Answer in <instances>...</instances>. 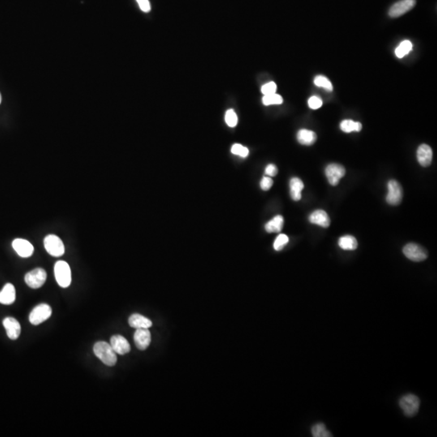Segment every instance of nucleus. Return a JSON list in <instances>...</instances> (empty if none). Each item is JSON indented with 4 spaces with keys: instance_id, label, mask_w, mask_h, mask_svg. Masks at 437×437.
Returning a JSON list of instances; mask_svg holds the SVG:
<instances>
[{
    "instance_id": "f257e3e1",
    "label": "nucleus",
    "mask_w": 437,
    "mask_h": 437,
    "mask_svg": "<svg viewBox=\"0 0 437 437\" xmlns=\"http://www.w3.org/2000/svg\"><path fill=\"white\" fill-rule=\"evenodd\" d=\"M93 352L97 358L107 366H114L117 363V354L112 348L110 343L97 342L93 347Z\"/></svg>"
},
{
    "instance_id": "f03ea898",
    "label": "nucleus",
    "mask_w": 437,
    "mask_h": 437,
    "mask_svg": "<svg viewBox=\"0 0 437 437\" xmlns=\"http://www.w3.org/2000/svg\"><path fill=\"white\" fill-rule=\"evenodd\" d=\"M54 275L56 281L60 287H69L71 283V268L64 261H58L54 265Z\"/></svg>"
},
{
    "instance_id": "7ed1b4c3",
    "label": "nucleus",
    "mask_w": 437,
    "mask_h": 437,
    "mask_svg": "<svg viewBox=\"0 0 437 437\" xmlns=\"http://www.w3.org/2000/svg\"><path fill=\"white\" fill-rule=\"evenodd\" d=\"M401 409L408 417H413L418 413L420 402L418 397L414 395H407L399 401Z\"/></svg>"
},
{
    "instance_id": "20e7f679",
    "label": "nucleus",
    "mask_w": 437,
    "mask_h": 437,
    "mask_svg": "<svg viewBox=\"0 0 437 437\" xmlns=\"http://www.w3.org/2000/svg\"><path fill=\"white\" fill-rule=\"evenodd\" d=\"M51 314L52 309L49 304H38L29 314V322L32 325L37 326L49 319Z\"/></svg>"
},
{
    "instance_id": "39448f33",
    "label": "nucleus",
    "mask_w": 437,
    "mask_h": 437,
    "mask_svg": "<svg viewBox=\"0 0 437 437\" xmlns=\"http://www.w3.org/2000/svg\"><path fill=\"white\" fill-rule=\"evenodd\" d=\"M44 245L47 253L51 256L61 257L64 254V244L60 238L55 235H48L45 236Z\"/></svg>"
},
{
    "instance_id": "423d86ee",
    "label": "nucleus",
    "mask_w": 437,
    "mask_h": 437,
    "mask_svg": "<svg viewBox=\"0 0 437 437\" xmlns=\"http://www.w3.org/2000/svg\"><path fill=\"white\" fill-rule=\"evenodd\" d=\"M47 274L42 268H36L34 270H31L26 274L24 277V281L26 284L31 288L36 289L39 287H42L46 280Z\"/></svg>"
},
{
    "instance_id": "0eeeda50",
    "label": "nucleus",
    "mask_w": 437,
    "mask_h": 437,
    "mask_svg": "<svg viewBox=\"0 0 437 437\" xmlns=\"http://www.w3.org/2000/svg\"><path fill=\"white\" fill-rule=\"evenodd\" d=\"M403 253L408 259L413 261H425L428 257V253L419 244L410 243L403 248Z\"/></svg>"
},
{
    "instance_id": "6e6552de",
    "label": "nucleus",
    "mask_w": 437,
    "mask_h": 437,
    "mask_svg": "<svg viewBox=\"0 0 437 437\" xmlns=\"http://www.w3.org/2000/svg\"><path fill=\"white\" fill-rule=\"evenodd\" d=\"M388 190L386 201L392 206H398L403 200V188L401 185L397 181L390 180L388 182Z\"/></svg>"
},
{
    "instance_id": "1a4fd4ad",
    "label": "nucleus",
    "mask_w": 437,
    "mask_h": 437,
    "mask_svg": "<svg viewBox=\"0 0 437 437\" xmlns=\"http://www.w3.org/2000/svg\"><path fill=\"white\" fill-rule=\"evenodd\" d=\"M326 176L328 182L333 187L339 184L341 178L345 176L346 170L343 165L339 164H330L326 168Z\"/></svg>"
},
{
    "instance_id": "9d476101",
    "label": "nucleus",
    "mask_w": 437,
    "mask_h": 437,
    "mask_svg": "<svg viewBox=\"0 0 437 437\" xmlns=\"http://www.w3.org/2000/svg\"><path fill=\"white\" fill-rule=\"evenodd\" d=\"M416 0H401L395 2L389 10L390 17L397 18L411 11L416 6Z\"/></svg>"
},
{
    "instance_id": "9b49d317",
    "label": "nucleus",
    "mask_w": 437,
    "mask_h": 437,
    "mask_svg": "<svg viewBox=\"0 0 437 437\" xmlns=\"http://www.w3.org/2000/svg\"><path fill=\"white\" fill-rule=\"evenodd\" d=\"M134 341L138 349L144 351L149 347L152 341L150 331L148 329H136L134 334Z\"/></svg>"
},
{
    "instance_id": "f8f14e48",
    "label": "nucleus",
    "mask_w": 437,
    "mask_h": 437,
    "mask_svg": "<svg viewBox=\"0 0 437 437\" xmlns=\"http://www.w3.org/2000/svg\"><path fill=\"white\" fill-rule=\"evenodd\" d=\"M110 345L116 354L123 356L131 351V346L128 341L122 335H114L110 339Z\"/></svg>"
},
{
    "instance_id": "ddd939ff",
    "label": "nucleus",
    "mask_w": 437,
    "mask_h": 437,
    "mask_svg": "<svg viewBox=\"0 0 437 437\" xmlns=\"http://www.w3.org/2000/svg\"><path fill=\"white\" fill-rule=\"evenodd\" d=\"M12 247L18 255L22 257H30L34 251V248L29 241L19 238L13 240Z\"/></svg>"
},
{
    "instance_id": "4468645a",
    "label": "nucleus",
    "mask_w": 437,
    "mask_h": 437,
    "mask_svg": "<svg viewBox=\"0 0 437 437\" xmlns=\"http://www.w3.org/2000/svg\"><path fill=\"white\" fill-rule=\"evenodd\" d=\"M2 324L6 329V334L9 339L15 340L19 338V334L21 332V327L17 320L13 317H6L3 320Z\"/></svg>"
},
{
    "instance_id": "2eb2a0df",
    "label": "nucleus",
    "mask_w": 437,
    "mask_h": 437,
    "mask_svg": "<svg viewBox=\"0 0 437 437\" xmlns=\"http://www.w3.org/2000/svg\"><path fill=\"white\" fill-rule=\"evenodd\" d=\"M433 150L431 147L427 144H422L419 147L417 150V159L419 163L423 167H429L433 161Z\"/></svg>"
},
{
    "instance_id": "dca6fc26",
    "label": "nucleus",
    "mask_w": 437,
    "mask_h": 437,
    "mask_svg": "<svg viewBox=\"0 0 437 437\" xmlns=\"http://www.w3.org/2000/svg\"><path fill=\"white\" fill-rule=\"evenodd\" d=\"M309 221L313 224L328 227L330 224V218L325 211L317 210L309 216Z\"/></svg>"
},
{
    "instance_id": "f3484780",
    "label": "nucleus",
    "mask_w": 437,
    "mask_h": 437,
    "mask_svg": "<svg viewBox=\"0 0 437 437\" xmlns=\"http://www.w3.org/2000/svg\"><path fill=\"white\" fill-rule=\"evenodd\" d=\"M129 325L135 329H148L152 326L150 320L144 316L135 313L129 317Z\"/></svg>"
},
{
    "instance_id": "a211bd4d",
    "label": "nucleus",
    "mask_w": 437,
    "mask_h": 437,
    "mask_svg": "<svg viewBox=\"0 0 437 437\" xmlns=\"http://www.w3.org/2000/svg\"><path fill=\"white\" fill-rule=\"evenodd\" d=\"M15 300V287L11 283H6L2 291H0V303L2 304H11Z\"/></svg>"
},
{
    "instance_id": "6ab92c4d",
    "label": "nucleus",
    "mask_w": 437,
    "mask_h": 437,
    "mask_svg": "<svg viewBox=\"0 0 437 437\" xmlns=\"http://www.w3.org/2000/svg\"><path fill=\"white\" fill-rule=\"evenodd\" d=\"M304 186L300 178H291L290 181V195L294 201H299L301 199V191Z\"/></svg>"
},
{
    "instance_id": "aec40b11",
    "label": "nucleus",
    "mask_w": 437,
    "mask_h": 437,
    "mask_svg": "<svg viewBox=\"0 0 437 437\" xmlns=\"http://www.w3.org/2000/svg\"><path fill=\"white\" fill-rule=\"evenodd\" d=\"M297 140L302 145L310 146L314 144L317 140V135L313 131L306 129H301L298 131Z\"/></svg>"
},
{
    "instance_id": "412c9836",
    "label": "nucleus",
    "mask_w": 437,
    "mask_h": 437,
    "mask_svg": "<svg viewBox=\"0 0 437 437\" xmlns=\"http://www.w3.org/2000/svg\"><path fill=\"white\" fill-rule=\"evenodd\" d=\"M283 223H284L283 217L282 216H277L266 223L265 228L269 233L279 232L283 229Z\"/></svg>"
},
{
    "instance_id": "4be33fe9",
    "label": "nucleus",
    "mask_w": 437,
    "mask_h": 437,
    "mask_svg": "<svg viewBox=\"0 0 437 437\" xmlns=\"http://www.w3.org/2000/svg\"><path fill=\"white\" fill-rule=\"evenodd\" d=\"M339 245L341 249L344 250H355L358 247V242L354 236H342L339 240Z\"/></svg>"
},
{
    "instance_id": "5701e85b",
    "label": "nucleus",
    "mask_w": 437,
    "mask_h": 437,
    "mask_svg": "<svg viewBox=\"0 0 437 437\" xmlns=\"http://www.w3.org/2000/svg\"><path fill=\"white\" fill-rule=\"evenodd\" d=\"M340 128L345 133H351L352 131L359 132L362 129V124L352 120H344L341 122Z\"/></svg>"
},
{
    "instance_id": "b1692460",
    "label": "nucleus",
    "mask_w": 437,
    "mask_h": 437,
    "mask_svg": "<svg viewBox=\"0 0 437 437\" xmlns=\"http://www.w3.org/2000/svg\"><path fill=\"white\" fill-rule=\"evenodd\" d=\"M312 435L313 437H331L332 434L328 431L324 424H316L312 427Z\"/></svg>"
},
{
    "instance_id": "393cba45",
    "label": "nucleus",
    "mask_w": 437,
    "mask_h": 437,
    "mask_svg": "<svg viewBox=\"0 0 437 437\" xmlns=\"http://www.w3.org/2000/svg\"><path fill=\"white\" fill-rule=\"evenodd\" d=\"M412 47L413 46H412V43L411 41H407V40L403 41V42L400 43V45L395 49V54H396L398 58H403L404 56L409 54L410 51L412 49Z\"/></svg>"
},
{
    "instance_id": "a878e982",
    "label": "nucleus",
    "mask_w": 437,
    "mask_h": 437,
    "mask_svg": "<svg viewBox=\"0 0 437 437\" xmlns=\"http://www.w3.org/2000/svg\"><path fill=\"white\" fill-rule=\"evenodd\" d=\"M314 84L317 87L324 88L328 92H332L333 85L331 82L323 75H317L314 79Z\"/></svg>"
},
{
    "instance_id": "bb28decb",
    "label": "nucleus",
    "mask_w": 437,
    "mask_h": 437,
    "mask_svg": "<svg viewBox=\"0 0 437 437\" xmlns=\"http://www.w3.org/2000/svg\"><path fill=\"white\" fill-rule=\"evenodd\" d=\"M283 97L276 93L265 95L262 97V103L265 105H280V104L283 103Z\"/></svg>"
},
{
    "instance_id": "cd10ccee",
    "label": "nucleus",
    "mask_w": 437,
    "mask_h": 437,
    "mask_svg": "<svg viewBox=\"0 0 437 437\" xmlns=\"http://www.w3.org/2000/svg\"><path fill=\"white\" fill-rule=\"evenodd\" d=\"M225 122L230 127H235L237 125L238 118L236 112L233 109H228L225 114Z\"/></svg>"
},
{
    "instance_id": "c85d7f7f",
    "label": "nucleus",
    "mask_w": 437,
    "mask_h": 437,
    "mask_svg": "<svg viewBox=\"0 0 437 437\" xmlns=\"http://www.w3.org/2000/svg\"><path fill=\"white\" fill-rule=\"evenodd\" d=\"M231 152L232 154L240 156V157H243V158L248 157V155H249V149L241 145V144H234L231 147Z\"/></svg>"
},
{
    "instance_id": "c756f323",
    "label": "nucleus",
    "mask_w": 437,
    "mask_h": 437,
    "mask_svg": "<svg viewBox=\"0 0 437 437\" xmlns=\"http://www.w3.org/2000/svg\"><path fill=\"white\" fill-rule=\"evenodd\" d=\"M288 237L285 234H280L275 239L274 242V249L276 251H280L284 248L286 244L288 242Z\"/></svg>"
},
{
    "instance_id": "7c9ffc66",
    "label": "nucleus",
    "mask_w": 437,
    "mask_h": 437,
    "mask_svg": "<svg viewBox=\"0 0 437 437\" xmlns=\"http://www.w3.org/2000/svg\"><path fill=\"white\" fill-rule=\"evenodd\" d=\"M277 90V85L274 82H269L267 84H264L262 87H261V92H262V94L265 96V95H270L273 94V93H276Z\"/></svg>"
},
{
    "instance_id": "2f4dec72",
    "label": "nucleus",
    "mask_w": 437,
    "mask_h": 437,
    "mask_svg": "<svg viewBox=\"0 0 437 437\" xmlns=\"http://www.w3.org/2000/svg\"><path fill=\"white\" fill-rule=\"evenodd\" d=\"M308 103H309V106L310 109H317L322 107L323 102H322V100L320 97H317V96H313V97H311L309 99Z\"/></svg>"
},
{
    "instance_id": "473e14b6",
    "label": "nucleus",
    "mask_w": 437,
    "mask_h": 437,
    "mask_svg": "<svg viewBox=\"0 0 437 437\" xmlns=\"http://www.w3.org/2000/svg\"><path fill=\"white\" fill-rule=\"evenodd\" d=\"M272 179L270 178H268V177H264L261 179V182H260L261 190H263V191H269L271 188V187H272Z\"/></svg>"
},
{
    "instance_id": "72a5a7b5",
    "label": "nucleus",
    "mask_w": 437,
    "mask_h": 437,
    "mask_svg": "<svg viewBox=\"0 0 437 437\" xmlns=\"http://www.w3.org/2000/svg\"><path fill=\"white\" fill-rule=\"evenodd\" d=\"M140 9L144 12H149L151 11L150 2L148 0H136Z\"/></svg>"
},
{
    "instance_id": "f704fd0d",
    "label": "nucleus",
    "mask_w": 437,
    "mask_h": 437,
    "mask_svg": "<svg viewBox=\"0 0 437 437\" xmlns=\"http://www.w3.org/2000/svg\"><path fill=\"white\" fill-rule=\"evenodd\" d=\"M265 173H266V175H268V176L274 177L276 176L277 174H278V170H277L275 165H268L267 166H266Z\"/></svg>"
},
{
    "instance_id": "c9c22d12",
    "label": "nucleus",
    "mask_w": 437,
    "mask_h": 437,
    "mask_svg": "<svg viewBox=\"0 0 437 437\" xmlns=\"http://www.w3.org/2000/svg\"><path fill=\"white\" fill-rule=\"evenodd\" d=\"M1 101H2V97H1V94H0V103H1Z\"/></svg>"
}]
</instances>
